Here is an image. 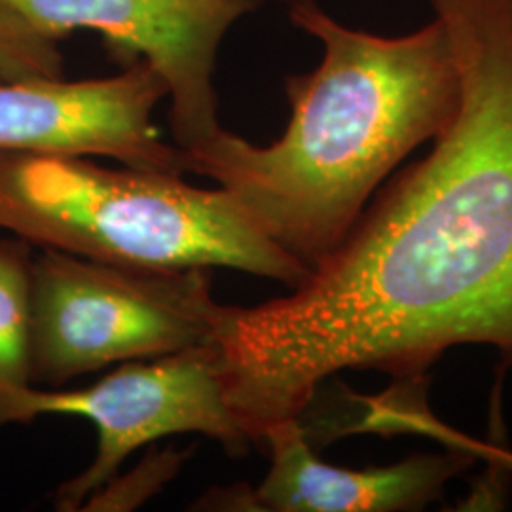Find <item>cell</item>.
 <instances>
[{
    "mask_svg": "<svg viewBox=\"0 0 512 512\" xmlns=\"http://www.w3.org/2000/svg\"><path fill=\"white\" fill-rule=\"evenodd\" d=\"M291 19L321 42L323 59L287 78L285 133L256 147L222 129L184 156L186 171L232 192L311 272L348 236L387 175L448 126L459 73L439 18L404 37H378L338 23L315 0H293Z\"/></svg>",
    "mask_w": 512,
    "mask_h": 512,
    "instance_id": "2",
    "label": "cell"
},
{
    "mask_svg": "<svg viewBox=\"0 0 512 512\" xmlns=\"http://www.w3.org/2000/svg\"><path fill=\"white\" fill-rule=\"evenodd\" d=\"M427 437H435V439L446 442L450 448H458V450H465L469 454H473L475 458L486 459L492 465H499L503 467L507 473L512 475V452L499 448V446H490V444H482L476 440L469 439L465 435H461L458 431L442 425L437 418L431 420L429 427H427Z\"/></svg>",
    "mask_w": 512,
    "mask_h": 512,
    "instance_id": "11",
    "label": "cell"
},
{
    "mask_svg": "<svg viewBox=\"0 0 512 512\" xmlns=\"http://www.w3.org/2000/svg\"><path fill=\"white\" fill-rule=\"evenodd\" d=\"M0 230L38 249L122 266L228 268L291 289L310 275L226 188L84 156L0 150Z\"/></svg>",
    "mask_w": 512,
    "mask_h": 512,
    "instance_id": "3",
    "label": "cell"
},
{
    "mask_svg": "<svg viewBox=\"0 0 512 512\" xmlns=\"http://www.w3.org/2000/svg\"><path fill=\"white\" fill-rule=\"evenodd\" d=\"M260 444L270 469L256 488H222L200 499L202 509L270 512H397L423 509L446 484L465 473L475 456L450 448L387 467L348 469L317 458L300 421L272 427Z\"/></svg>",
    "mask_w": 512,
    "mask_h": 512,
    "instance_id": "8",
    "label": "cell"
},
{
    "mask_svg": "<svg viewBox=\"0 0 512 512\" xmlns=\"http://www.w3.org/2000/svg\"><path fill=\"white\" fill-rule=\"evenodd\" d=\"M209 268L154 270L40 249L31 268V384L63 387L129 361L211 344Z\"/></svg>",
    "mask_w": 512,
    "mask_h": 512,
    "instance_id": "4",
    "label": "cell"
},
{
    "mask_svg": "<svg viewBox=\"0 0 512 512\" xmlns=\"http://www.w3.org/2000/svg\"><path fill=\"white\" fill-rule=\"evenodd\" d=\"M431 4L459 73L433 150L293 293L220 311L226 399L255 444L342 370L423 378L467 344L512 366V0Z\"/></svg>",
    "mask_w": 512,
    "mask_h": 512,
    "instance_id": "1",
    "label": "cell"
},
{
    "mask_svg": "<svg viewBox=\"0 0 512 512\" xmlns=\"http://www.w3.org/2000/svg\"><path fill=\"white\" fill-rule=\"evenodd\" d=\"M33 245L0 238V391L31 384Z\"/></svg>",
    "mask_w": 512,
    "mask_h": 512,
    "instance_id": "9",
    "label": "cell"
},
{
    "mask_svg": "<svg viewBox=\"0 0 512 512\" xmlns=\"http://www.w3.org/2000/svg\"><path fill=\"white\" fill-rule=\"evenodd\" d=\"M164 97L162 76L145 61L109 78L0 82V150L105 156L183 175V148L165 143L152 122Z\"/></svg>",
    "mask_w": 512,
    "mask_h": 512,
    "instance_id": "7",
    "label": "cell"
},
{
    "mask_svg": "<svg viewBox=\"0 0 512 512\" xmlns=\"http://www.w3.org/2000/svg\"><path fill=\"white\" fill-rule=\"evenodd\" d=\"M480 488H488V484H486V482H480ZM492 488H499V482H497V478H495L494 484H492ZM484 492H486V490H484ZM484 492H473V495H471V499H469V501H465V503H471L473 499H476L478 495L484 494Z\"/></svg>",
    "mask_w": 512,
    "mask_h": 512,
    "instance_id": "12",
    "label": "cell"
},
{
    "mask_svg": "<svg viewBox=\"0 0 512 512\" xmlns=\"http://www.w3.org/2000/svg\"><path fill=\"white\" fill-rule=\"evenodd\" d=\"M61 76L59 40L38 31L10 0H0V82Z\"/></svg>",
    "mask_w": 512,
    "mask_h": 512,
    "instance_id": "10",
    "label": "cell"
},
{
    "mask_svg": "<svg viewBox=\"0 0 512 512\" xmlns=\"http://www.w3.org/2000/svg\"><path fill=\"white\" fill-rule=\"evenodd\" d=\"M40 416L86 418L97 431L92 463L55 490L57 511H82L133 452L169 435L200 433L217 440L232 458L245 456L253 446L226 399L213 342L122 363L80 389L25 385L0 391V427Z\"/></svg>",
    "mask_w": 512,
    "mask_h": 512,
    "instance_id": "5",
    "label": "cell"
},
{
    "mask_svg": "<svg viewBox=\"0 0 512 512\" xmlns=\"http://www.w3.org/2000/svg\"><path fill=\"white\" fill-rule=\"evenodd\" d=\"M44 35H101L128 67L145 61L162 76L169 124L184 152L211 143L222 126L213 86L220 44L260 0H10Z\"/></svg>",
    "mask_w": 512,
    "mask_h": 512,
    "instance_id": "6",
    "label": "cell"
},
{
    "mask_svg": "<svg viewBox=\"0 0 512 512\" xmlns=\"http://www.w3.org/2000/svg\"><path fill=\"white\" fill-rule=\"evenodd\" d=\"M285 2H289V4H291V2H293V0H285Z\"/></svg>",
    "mask_w": 512,
    "mask_h": 512,
    "instance_id": "13",
    "label": "cell"
}]
</instances>
